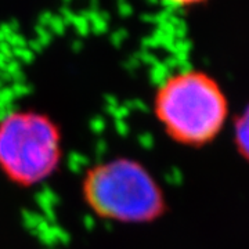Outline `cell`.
Returning <instances> with one entry per match:
<instances>
[{
  "mask_svg": "<svg viewBox=\"0 0 249 249\" xmlns=\"http://www.w3.org/2000/svg\"><path fill=\"white\" fill-rule=\"evenodd\" d=\"M79 187L83 205L106 222L144 226L166 212V196L160 181L132 157L97 160L85 170Z\"/></svg>",
  "mask_w": 249,
  "mask_h": 249,
  "instance_id": "1",
  "label": "cell"
},
{
  "mask_svg": "<svg viewBox=\"0 0 249 249\" xmlns=\"http://www.w3.org/2000/svg\"><path fill=\"white\" fill-rule=\"evenodd\" d=\"M152 115L172 142L202 147L213 142L229 116V103L216 80L204 71L184 70L160 80L151 98Z\"/></svg>",
  "mask_w": 249,
  "mask_h": 249,
  "instance_id": "2",
  "label": "cell"
},
{
  "mask_svg": "<svg viewBox=\"0 0 249 249\" xmlns=\"http://www.w3.org/2000/svg\"><path fill=\"white\" fill-rule=\"evenodd\" d=\"M61 126L35 107L0 115V175L13 186L34 188L60 172L64 162Z\"/></svg>",
  "mask_w": 249,
  "mask_h": 249,
  "instance_id": "3",
  "label": "cell"
},
{
  "mask_svg": "<svg viewBox=\"0 0 249 249\" xmlns=\"http://www.w3.org/2000/svg\"><path fill=\"white\" fill-rule=\"evenodd\" d=\"M234 140L241 157L249 162V106L235 121Z\"/></svg>",
  "mask_w": 249,
  "mask_h": 249,
  "instance_id": "4",
  "label": "cell"
},
{
  "mask_svg": "<svg viewBox=\"0 0 249 249\" xmlns=\"http://www.w3.org/2000/svg\"><path fill=\"white\" fill-rule=\"evenodd\" d=\"M166 3H170L173 6H178V7H187V6H194V4H199L205 0H165Z\"/></svg>",
  "mask_w": 249,
  "mask_h": 249,
  "instance_id": "5",
  "label": "cell"
}]
</instances>
